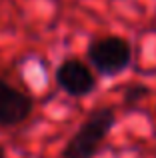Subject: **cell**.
Masks as SVG:
<instances>
[{"label":"cell","mask_w":156,"mask_h":158,"mask_svg":"<svg viewBox=\"0 0 156 158\" xmlns=\"http://www.w3.org/2000/svg\"><path fill=\"white\" fill-rule=\"evenodd\" d=\"M54 80L58 84V88L72 98L88 96V94L94 92V88L98 84L92 68L84 60H80L76 56L64 58L60 62L56 72H54Z\"/></svg>","instance_id":"obj_3"},{"label":"cell","mask_w":156,"mask_h":158,"mask_svg":"<svg viewBox=\"0 0 156 158\" xmlns=\"http://www.w3.org/2000/svg\"><path fill=\"white\" fill-rule=\"evenodd\" d=\"M114 126H116L114 108L102 106L92 110L62 146L60 158H94Z\"/></svg>","instance_id":"obj_1"},{"label":"cell","mask_w":156,"mask_h":158,"mask_svg":"<svg viewBox=\"0 0 156 158\" xmlns=\"http://www.w3.org/2000/svg\"><path fill=\"white\" fill-rule=\"evenodd\" d=\"M0 158H6V150H4L2 146H0Z\"/></svg>","instance_id":"obj_6"},{"label":"cell","mask_w":156,"mask_h":158,"mask_svg":"<svg viewBox=\"0 0 156 158\" xmlns=\"http://www.w3.org/2000/svg\"><path fill=\"white\" fill-rule=\"evenodd\" d=\"M34 112V98L0 78V128H16Z\"/></svg>","instance_id":"obj_4"},{"label":"cell","mask_w":156,"mask_h":158,"mask_svg":"<svg viewBox=\"0 0 156 158\" xmlns=\"http://www.w3.org/2000/svg\"><path fill=\"white\" fill-rule=\"evenodd\" d=\"M146 94H148V88H146V86H130L128 92H126V100L134 102V100H138L140 96H146Z\"/></svg>","instance_id":"obj_5"},{"label":"cell","mask_w":156,"mask_h":158,"mask_svg":"<svg viewBox=\"0 0 156 158\" xmlns=\"http://www.w3.org/2000/svg\"><path fill=\"white\" fill-rule=\"evenodd\" d=\"M86 60L100 76H118L132 62V46L122 36H100L88 44Z\"/></svg>","instance_id":"obj_2"}]
</instances>
